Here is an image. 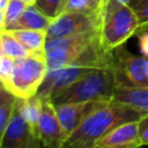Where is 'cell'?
<instances>
[{"mask_svg": "<svg viewBox=\"0 0 148 148\" xmlns=\"http://www.w3.org/2000/svg\"><path fill=\"white\" fill-rule=\"evenodd\" d=\"M142 116L128 105L111 99L92 111L66 139L64 148H94L98 139L117 125L140 119Z\"/></svg>", "mask_w": 148, "mask_h": 148, "instance_id": "cell-1", "label": "cell"}, {"mask_svg": "<svg viewBox=\"0 0 148 148\" xmlns=\"http://www.w3.org/2000/svg\"><path fill=\"white\" fill-rule=\"evenodd\" d=\"M141 25L134 9L118 0H105L101 10L98 29L99 44L104 52H112L141 32Z\"/></svg>", "mask_w": 148, "mask_h": 148, "instance_id": "cell-2", "label": "cell"}, {"mask_svg": "<svg viewBox=\"0 0 148 148\" xmlns=\"http://www.w3.org/2000/svg\"><path fill=\"white\" fill-rule=\"evenodd\" d=\"M116 86L112 60L110 65L94 68L69 87L60 90L51 99L53 104L112 99Z\"/></svg>", "mask_w": 148, "mask_h": 148, "instance_id": "cell-3", "label": "cell"}, {"mask_svg": "<svg viewBox=\"0 0 148 148\" xmlns=\"http://www.w3.org/2000/svg\"><path fill=\"white\" fill-rule=\"evenodd\" d=\"M49 72L47 60L44 52H31L16 59L14 72L8 87L17 98H28L37 94Z\"/></svg>", "mask_w": 148, "mask_h": 148, "instance_id": "cell-4", "label": "cell"}, {"mask_svg": "<svg viewBox=\"0 0 148 148\" xmlns=\"http://www.w3.org/2000/svg\"><path fill=\"white\" fill-rule=\"evenodd\" d=\"M117 86L148 87V57L134 56L126 47L112 51Z\"/></svg>", "mask_w": 148, "mask_h": 148, "instance_id": "cell-5", "label": "cell"}, {"mask_svg": "<svg viewBox=\"0 0 148 148\" xmlns=\"http://www.w3.org/2000/svg\"><path fill=\"white\" fill-rule=\"evenodd\" d=\"M99 23L101 13L88 14L82 12L65 10L54 18H52L46 30L47 39L98 31Z\"/></svg>", "mask_w": 148, "mask_h": 148, "instance_id": "cell-6", "label": "cell"}, {"mask_svg": "<svg viewBox=\"0 0 148 148\" xmlns=\"http://www.w3.org/2000/svg\"><path fill=\"white\" fill-rule=\"evenodd\" d=\"M17 101V99H16ZM43 147L38 135L22 117L17 103L2 136L0 148H38Z\"/></svg>", "mask_w": 148, "mask_h": 148, "instance_id": "cell-7", "label": "cell"}, {"mask_svg": "<svg viewBox=\"0 0 148 148\" xmlns=\"http://www.w3.org/2000/svg\"><path fill=\"white\" fill-rule=\"evenodd\" d=\"M96 67H88L81 65H69L60 67L57 69H51L47 72L43 83L40 84L37 95L42 98L49 97L52 98L60 90L69 87L87 73L92 71Z\"/></svg>", "mask_w": 148, "mask_h": 148, "instance_id": "cell-8", "label": "cell"}, {"mask_svg": "<svg viewBox=\"0 0 148 148\" xmlns=\"http://www.w3.org/2000/svg\"><path fill=\"white\" fill-rule=\"evenodd\" d=\"M106 101H86V102H68L62 104H54L58 118L60 120L66 139L80 126V124L96 109L109 103Z\"/></svg>", "mask_w": 148, "mask_h": 148, "instance_id": "cell-9", "label": "cell"}, {"mask_svg": "<svg viewBox=\"0 0 148 148\" xmlns=\"http://www.w3.org/2000/svg\"><path fill=\"white\" fill-rule=\"evenodd\" d=\"M38 138L43 147L64 148L66 136L51 98H43V110L38 124Z\"/></svg>", "mask_w": 148, "mask_h": 148, "instance_id": "cell-10", "label": "cell"}, {"mask_svg": "<svg viewBox=\"0 0 148 148\" xmlns=\"http://www.w3.org/2000/svg\"><path fill=\"white\" fill-rule=\"evenodd\" d=\"M140 146L139 119H136L121 123L110 130L96 141L94 148H138Z\"/></svg>", "mask_w": 148, "mask_h": 148, "instance_id": "cell-11", "label": "cell"}, {"mask_svg": "<svg viewBox=\"0 0 148 148\" xmlns=\"http://www.w3.org/2000/svg\"><path fill=\"white\" fill-rule=\"evenodd\" d=\"M112 99L131 106L141 116L148 114V87L116 86Z\"/></svg>", "mask_w": 148, "mask_h": 148, "instance_id": "cell-12", "label": "cell"}, {"mask_svg": "<svg viewBox=\"0 0 148 148\" xmlns=\"http://www.w3.org/2000/svg\"><path fill=\"white\" fill-rule=\"evenodd\" d=\"M52 17L46 15L40 10L35 3L27 6L22 15L13 24L6 28V30H16V29H36V30H47Z\"/></svg>", "mask_w": 148, "mask_h": 148, "instance_id": "cell-13", "label": "cell"}, {"mask_svg": "<svg viewBox=\"0 0 148 148\" xmlns=\"http://www.w3.org/2000/svg\"><path fill=\"white\" fill-rule=\"evenodd\" d=\"M16 103L24 120L38 135V124L43 110V98L36 94L28 98H17Z\"/></svg>", "mask_w": 148, "mask_h": 148, "instance_id": "cell-14", "label": "cell"}, {"mask_svg": "<svg viewBox=\"0 0 148 148\" xmlns=\"http://www.w3.org/2000/svg\"><path fill=\"white\" fill-rule=\"evenodd\" d=\"M29 52H44L47 39L46 30L16 29L9 30Z\"/></svg>", "mask_w": 148, "mask_h": 148, "instance_id": "cell-15", "label": "cell"}, {"mask_svg": "<svg viewBox=\"0 0 148 148\" xmlns=\"http://www.w3.org/2000/svg\"><path fill=\"white\" fill-rule=\"evenodd\" d=\"M0 51L2 56L13 58L15 60L31 53L21 44V42L9 30L6 29L0 31Z\"/></svg>", "mask_w": 148, "mask_h": 148, "instance_id": "cell-16", "label": "cell"}, {"mask_svg": "<svg viewBox=\"0 0 148 148\" xmlns=\"http://www.w3.org/2000/svg\"><path fill=\"white\" fill-rule=\"evenodd\" d=\"M17 97L0 83V143L12 118Z\"/></svg>", "mask_w": 148, "mask_h": 148, "instance_id": "cell-17", "label": "cell"}, {"mask_svg": "<svg viewBox=\"0 0 148 148\" xmlns=\"http://www.w3.org/2000/svg\"><path fill=\"white\" fill-rule=\"evenodd\" d=\"M105 0H66L65 10L82 12L88 14H98L102 10Z\"/></svg>", "mask_w": 148, "mask_h": 148, "instance_id": "cell-18", "label": "cell"}, {"mask_svg": "<svg viewBox=\"0 0 148 148\" xmlns=\"http://www.w3.org/2000/svg\"><path fill=\"white\" fill-rule=\"evenodd\" d=\"M27 6L28 5L25 2H23L22 0H9L8 5L6 7V10H5V17H6L5 29L18 20V17L22 15V13L27 8Z\"/></svg>", "mask_w": 148, "mask_h": 148, "instance_id": "cell-19", "label": "cell"}, {"mask_svg": "<svg viewBox=\"0 0 148 148\" xmlns=\"http://www.w3.org/2000/svg\"><path fill=\"white\" fill-rule=\"evenodd\" d=\"M35 5L46 15L54 18L64 12L66 0H36Z\"/></svg>", "mask_w": 148, "mask_h": 148, "instance_id": "cell-20", "label": "cell"}, {"mask_svg": "<svg viewBox=\"0 0 148 148\" xmlns=\"http://www.w3.org/2000/svg\"><path fill=\"white\" fill-rule=\"evenodd\" d=\"M14 65H15V59L2 56L0 60V83L8 89L12 75L14 72Z\"/></svg>", "mask_w": 148, "mask_h": 148, "instance_id": "cell-21", "label": "cell"}, {"mask_svg": "<svg viewBox=\"0 0 148 148\" xmlns=\"http://www.w3.org/2000/svg\"><path fill=\"white\" fill-rule=\"evenodd\" d=\"M128 5L134 9L142 31L148 30V0H132Z\"/></svg>", "mask_w": 148, "mask_h": 148, "instance_id": "cell-22", "label": "cell"}, {"mask_svg": "<svg viewBox=\"0 0 148 148\" xmlns=\"http://www.w3.org/2000/svg\"><path fill=\"white\" fill-rule=\"evenodd\" d=\"M139 136L141 146L148 145V114H145L139 119Z\"/></svg>", "mask_w": 148, "mask_h": 148, "instance_id": "cell-23", "label": "cell"}, {"mask_svg": "<svg viewBox=\"0 0 148 148\" xmlns=\"http://www.w3.org/2000/svg\"><path fill=\"white\" fill-rule=\"evenodd\" d=\"M136 36H138V43L141 54L148 57V30H143L139 32Z\"/></svg>", "mask_w": 148, "mask_h": 148, "instance_id": "cell-24", "label": "cell"}, {"mask_svg": "<svg viewBox=\"0 0 148 148\" xmlns=\"http://www.w3.org/2000/svg\"><path fill=\"white\" fill-rule=\"evenodd\" d=\"M6 25V17H5V10H2L0 8V31H2L5 29Z\"/></svg>", "mask_w": 148, "mask_h": 148, "instance_id": "cell-25", "label": "cell"}, {"mask_svg": "<svg viewBox=\"0 0 148 148\" xmlns=\"http://www.w3.org/2000/svg\"><path fill=\"white\" fill-rule=\"evenodd\" d=\"M8 2H9V0H0V8L2 10H6V7H7Z\"/></svg>", "mask_w": 148, "mask_h": 148, "instance_id": "cell-26", "label": "cell"}, {"mask_svg": "<svg viewBox=\"0 0 148 148\" xmlns=\"http://www.w3.org/2000/svg\"><path fill=\"white\" fill-rule=\"evenodd\" d=\"M22 1H23V2H25L28 6H29V5H34V3L36 2V0H22Z\"/></svg>", "mask_w": 148, "mask_h": 148, "instance_id": "cell-27", "label": "cell"}, {"mask_svg": "<svg viewBox=\"0 0 148 148\" xmlns=\"http://www.w3.org/2000/svg\"><path fill=\"white\" fill-rule=\"evenodd\" d=\"M118 1H120V2H124V3H130L132 0H118Z\"/></svg>", "mask_w": 148, "mask_h": 148, "instance_id": "cell-28", "label": "cell"}, {"mask_svg": "<svg viewBox=\"0 0 148 148\" xmlns=\"http://www.w3.org/2000/svg\"><path fill=\"white\" fill-rule=\"evenodd\" d=\"M1 58H2V53H1V51H0V60H1Z\"/></svg>", "mask_w": 148, "mask_h": 148, "instance_id": "cell-29", "label": "cell"}]
</instances>
